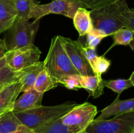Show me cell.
<instances>
[{
	"mask_svg": "<svg viewBox=\"0 0 134 133\" xmlns=\"http://www.w3.org/2000/svg\"><path fill=\"white\" fill-rule=\"evenodd\" d=\"M75 102L69 101L56 106H40L22 112L14 113L21 124L35 130L37 128L62 117L77 105Z\"/></svg>",
	"mask_w": 134,
	"mask_h": 133,
	"instance_id": "cell-1",
	"label": "cell"
},
{
	"mask_svg": "<svg viewBox=\"0 0 134 133\" xmlns=\"http://www.w3.org/2000/svg\"><path fill=\"white\" fill-rule=\"evenodd\" d=\"M43 63L44 68L58 84L59 80L65 76L79 74L65 51L60 35H55L52 39L48 53Z\"/></svg>",
	"mask_w": 134,
	"mask_h": 133,
	"instance_id": "cell-2",
	"label": "cell"
},
{
	"mask_svg": "<svg viewBox=\"0 0 134 133\" xmlns=\"http://www.w3.org/2000/svg\"><path fill=\"white\" fill-rule=\"evenodd\" d=\"M124 0H119L110 5L90 11L93 29L107 37L112 36L124 27L120 10Z\"/></svg>",
	"mask_w": 134,
	"mask_h": 133,
	"instance_id": "cell-3",
	"label": "cell"
},
{
	"mask_svg": "<svg viewBox=\"0 0 134 133\" xmlns=\"http://www.w3.org/2000/svg\"><path fill=\"white\" fill-rule=\"evenodd\" d=\"M40 20L15 21L7 30L4 39L7 52L29 49L34 46L35 36L39 27Z\"/></svg>",
	"mask_w": 134,
	"mask_h": 133,
	"instance_id": "cell-4",
	"label": "cell"
},
{
	"mask_svg": "<svg viewBox=\"0 0 134 133\" xmlns=\"http://www.w3.org/2000/svg\"><path fill=\"white\" fill-rule=\"evenodd\" d=\"M97 107L90 102L77 104L61 118L70 133H84L95 119Z\"/></svg>",
	"mask_w": 134,
	"mask_h": 133,
	"instance_id": "cell-5",
	"label": "cell"
},
{
	"mask_svg": "<svg viewBox=\"0 0 134 133\" xmlns=\"http://www.w3.org/2000/svg\"><path fill=\"white\" fill-rule=\"evenodd\" d=\"M134 129V110L105 120L94 119L84 133H131Z\"/></svg>",
	"mask_w": 134,
	"mask_h": 133,
	"instance_id": "cell-6",
	"label": "cell"
},
{
	"mask_svg": "<svg viewBox=\"0 0 134 133\" xmlns=\"http://www.w3.org/2000/svg\"><path fill=\"white\" fill-rule=\"evenodd\" d=\"M81 5L75 0H54L47 4L34 3L30 13V19L41 20L48 14H54L64 16L73 19Z\"/></svg>",
	"mask_w": 134,
	"mask_h": 133,
	"instance_id": "cell-7",
	"label": "cell"
},
{
	"mask_svg": "<svg viewBox=\"0 0 134 133\" xmlns=\"http://www.w3.org/2000/svg\"><path fill=\"white\" fill-rule=\"evenodd\" d=\"M63 45L73 63L81 76L94 75L90 65L86 59L82 51L83 44L80 40H73L69 38L61 36Z\"/></svg>",
	"mask_w": 134,
	"mask_h": 133,
	"instance_id": "cell-8",
	"label": "cell"
},
{
	"mask_svg": "<svg viewBox=\"0 0 134 133\" xmlns=\"http://www.w3.org/2000/svg\"><path fill=\"white\" fill-rule=\"evenodd\" d=\"M7 65L14 71L29 67L39 61L41 52L35 45L31 48L7 52Z\"/></svg>",
	"mask_w": 134,
	"mask_h": 133,
	"instance_id": "cell-9",
	"label": "cell"
},
{
	"mask_svg": "<svg viewBox=\"0 0 134 133\" xmlns=\"http://www.w3.org/2000/svg\"><path fill=\"white\" fill-rule=\"evenodd\" d=\"M24 93L15 100L13 107L14 113L22 112L42 105L43 93L39 92L34 88L23 92Z\"/></svg>",
	"mask_w": 134,
	"mask_h": 133,
	"instance_id": "cell-10",
	"label": "cell"
},
{
	"mask_svg": "<svg viewBox=\"0 0 134 133\" xmlns=\"http://www.w3.org/2000/svg\"><path fill=\"white\" fill-rule=\"evenodd\" d=\"M120 94H118L115 100L111 104L103 108L101 111L100 115L96 119H108L111 117L133 111L134 98H131L126 100H120Z\"/></svg>",
	"mask_w": 134,
	"mask_h": 133,
	"instance_id": "cell-11",
	"label": "cell"
},
{
	"mask_svg": "<svg viewBox=\"0 0 134 133\" xmlns=\"http://www.w3.org/2000/svg\"><path fill=\"white\" fill-rule=\"evenodd\" d=\"M22 90L19 81L7 84L0 91V115L13 110V105Z\"/></svg>",
	"mask_w": 134,
	"mask_h": 133,
	"instance_id": "cell-12",
	"label": "cell"
},
{
	"mask_svg": "<svg viewBox=\"0 0 134 133\" xmlns=\"http://www.w3.org/2000/svg\"><path fill=\"white\" fill-rule=\"evenodd\" d=\"M18 13L14 0H0V33L13 26Z\"/></svg>",
	"mask_w": 134,
	"mask_h": 133,
	"instance_id": "cell-13",
	"label": "cell"
},
{
	"mask_svg": "<svg viewBox=\"0 0 134 133\" xmlns=\"http://www.w3.org/2000/svg\"><path fill=\"white\" fill-rule=\"evenodd\" d=\"M82 88L85 89L89 93L88 96H93L94 99L102 96L104 91V83L102 77L97 75L81 76L80 75Z\"/></svg>",
	"mask_w": 134,
	"mask_h": 133,
	"instance_id": "cell-14",
	"label": "cell"
},
{
	"mask_svg": "<svg viewBox=\"0 0 134 133\" xmlns=\"http://www.w3.org/2000/svg\"><path fill=\"white\" fill-rule=\"evenodd\" d=\"M73 23L81 37L86 36L93 30L90 13L83 7H79L75 14L73 18Z\"/></svg>",
	"mask_w": 134,
	"mask_h": 133,
	"instance_id": "cell-15",
	"label": "cell"
},
{
	"mask_svg": "<svg viewBox=\"0 0 134 133\" xmlns=\"http://www.w3.org/2000/svg\"><path fill=\"white\" fill-rule=\"evenodd\" d=\"M44 69L43 61H38L34 65L22 69V74L19 81L22 84L21 92H24L34 88L37 78L39 73Z\"/></svg>",
	"mask_w": 134,
	"mask_h": 133,
	"instance_id": "cell-16",
	"label": "cell"
},
{
	"mask_svg": "<svg viewBox=\"0 0 134 133\" xmlns=\"http://www.w3.org/2000/svg\"><path fill=\"white\" fill-rule=\"evenodd\" d=\"M21 123L14 112L8 110L0 115V133H10L16 130Z\"/></svg>",
	"mask_w": 134,
	"mask_h": 133,
	"instance_id": "cell-17",
	"label": "cell"
},
{
	"mask_svg": "<svg viewBox=\"0 0 134 133\" xmlns=\"http://www.w3.org/2000/svg\"><path fill=\"white\" fill-rule=\"evenodd\" d=\"M58 86V84L44 68L38 75L34 88L39 92L44 93L47 91L55 88Z\"/></svg>",
	"mask_w": 134,
	"mask_h": 133,
	"instance_id": "cell-18",
	"label": "cell"
},
{
	"mask_svg": "<svg viewBox=\"0 0 134 133\" xmlns=\"http://www.w3.org/2000/svg\"><path fill=\"white\" fill-rule=\"evenodd\" d=\"M112 37L113 38V43L111 45V46L109 48L108 50L105 53H107L110 50L112 49L114 46L116 45H129L130 42L132 41V40L134 37V31L130 29L126 28V27H122V28L116 31L112 35Z\"/></svg>",
	"mask_w": 134,
	"mask_h": 133,
	"instance_id": "cell-19",
	"label": "cell"
},
{
	"mask_svg": "<svg viewBox=\"0 0 134 133\" xmlns=\"http://www.w3.org/2000/svg\"><path fill=\"white\" fill-rule=\"evenodd\" d=\"M16 8L17 15L15 21L29 20L30 13L35 0H14Z\"/></svg>",
	"mask_w": 134,
	"mask_h": 133,
	"instance_id": "cell-20",
	"label": "cell"
},
{
	"mask_svg": "<svg viewBox=\"0 0 134 133\" xmlns=\"http://www.w3.org/2000/svg\"><path fill=\"white\" fill-rule=\"evenodd\" d=\"M61 118L37 128L34 130V132L35 133H70L67 126L62 123Z\"/></svg>",
	"mask_w": 134,
	"mask_h": 133,
	"instance_id": "cell-21",
	"label": "cell"
},
{
	"mask_svg": "<svg viewBox=\"0 0 134 133\" xmlns=\"http://www.w3.org/2000/svg\"><path fill=\"white\" fill-rule=\"evenodd\" d=\"M22 70L14 71L7 65L0 69V86L17 82L21 78Z\"/></svg>",
	"mask_w": 134,
	"mask_h": 133,
	"instance_id": "cell-22",
	"label": "cell"
},
{
	"mask_svg": "<svg viewBox=\"0 0 134 133\" xmlns=\"http://www.w3.org/2000/svg\"><path fill=\"white\" fill-rule=\"evenodd\" d=\"M103 83L105 87L110 89L118 94H121L124 90L129 89L133 86L130 79H117L104 80Z\"/></svg>",
	"mask_w": 134,
	"mask_h": 133,
	"instance_id": "cell-23",
	"label": "cell"
},
{
	"mask_svg": "<svg viewBox=\"0 0 134 133\" xmlns=\"http://www.w3.org/2000/svg\"><path fill=\"white\" fill-rule=\"evenodd\" d=\"M120 13L124 23V27L134 31V11L130 9L126 0L123 1Z\"/></svg>",
	"mask_w": 134,
	"mask_h": 133,
	"instance_id": "cell-24",
	"label": "cell"
},
{
	"mask_svg": "<svg viewBox=\"0 0 134 133\" xmlns=\"http://www.w3.org/2000/svg\"><path fill=\"white\" fill-rule=\"evenodd\" d=\"M59 85H62L68 89L77 90L82 89L79 74H69L62 77L58 81Z\"/></svg>",
	"mask_w": 134,
	"mask_h": 133,
	"instance_id": "cell-25",
	"label": "cell"
},
{
	"mask_svg": "<svg viewBox=\"0 0 134 133\" xmlns=\"http://www.w3.org/2000/svg\"><path fill=\"white\" fill-rule=\"evenodd\" d=\"M75 1L81 5V7L93 10L113 3L119 0H75Z\"/></svg>",
	"mask_w": 134,
	"mask_h": 133,
	"instance_id": "cell-26",
	"label": "cell"
},
{
	"mask_svg": "<svg viewBox=\"0 0 134 133\" xmlns=\"http://www.w3.org/2000/svg\"><path fill=\"white\" fill-rule=\"evenodd\" d=\"M110 65H111V61L108 59L105 58L103 55L101 56H98L96 63L94 74L99 77H102V74L107 71Z\"/></svg>",
	"mask_w": 134,
	"mask_h": 133,
	"instance_id": "cell-27",
	"label": "cell"
},
{
	"mask_svg": "<svg viewBox=\"0 0 134 133\" xmlns=\"http://www.w3.org/2000/svg\"><path fill=\"white\" fill-rule=\"evenodd\" d=\"M86 46H87L89 48H96L98 44L101 43L102 39L106 37L105 35H102L99 33L96 32L94 29L86 35Z\"/></svg>",
	"mask_w": 134,
	"mask_h": 133,
	"instance_id": "cell-28",
	"label": "cell"
},
{
	"mask_svg": "<svg viewBox=\"0 0 134 133\" xmlns=\"http://www.w3.org/2000/svg\"><path fill=\"white\" fill-rule=\"evenodd\" d=\"M82 51H83L85 58H86V59L88 62L92 70H93V72L94 73L96 68V63L97 57H98V55H97L96 53V48H89L87 46L84 45L83 44Z\"/></svg>",
	"mask_w": 134,
	"mask_h": 133,
	"instance_id": "cell-29",
	"label": "cell"
},
{
	"mask_svg": "<svg viewBox=\"0 0 134 133\" xmlns=\"http://www.w3.org/2000/svg\"><path fill=\"white\" fill-rule=\"evenodd\" d=\"M10 133H35V132L31 129L22 124L18 126V128L15 131L12 132Z\"/></svg>",
	"mask_w": 134,
	"mask_h": 133,
	"instance_id": "cell-30",
	"label": "cell"
},
{
	"mask_svg": "<svg viewBox=\"0 0 134 133\" xmlns=\"http://www.w3.org/2000/svg\"><path fill=\"white\" fill-rule=\"evenodd\" d=\"M7 52L6 43L4 39H0V59L5 57Z\"/></svg>",
	"mask_w": 134,
	"mask_h": 133,
	"instance_id": "cell-31",
	"label": "cell"
},
{
	"mask_svg": "<svg viewBox=\"0 0 134 133\" xmlns=\"http://www.w3.org/2000/svg\"><path fill=\"white\" fill-rule=\"evenodd\" d=\"M7 65V55H5V57L0 59V69L3 68Z\"/></svg>",
	"mask_w": 134,
	"mask_h": 133,
	"instance_id": "cell-32",
	"label": "cell"
},
{
	"mask_svg": "<svg viewBox=\"0 0 134 133\" xmlns=\"http://www.w3.org/2000/svg\"><path fill=\"white\" fill-rule=\"evenodd\" d=\"M129 46H130V47L131 48V49L132 50V51L134 52V37L132 40V41L130 42V43L129 44Z\"/></svg>",
	"mask_w": 134,
	"mask_h": 133,
	"instance_id": "cell-33",
	"label": "cell"
},
{
	"mask_svg": "<svg viewBox=\"0 0 134 133\" xmlns=\"http://www.w3.org/2000/svg\"><path fill=\"white\" fill-rule=\"evenodd\" d=\"M129 79L130 80L131 82H132V84H133V86H134V71L132 72V74H131V76H130V77Z\"/></svg>",
	"mask_w": 134,
	"mask_h": 133,
	"instance_id": "cell-34",
	"label": "cell"
},
{
	"mask_svg": "<svg viewBox=\"0 0 134 133\" xmlns=\"http://www.w3.org/2000/svg\"><path fill=\"white\" fill-rule=\"evenodd\" d=\"M7 84H3V85H1V86H0V91H1V90H2L3 89L4 87H5V86H7Z\"/></svg>",
	"mask_w": 134,
	"mask_h": 133,
	"instance_id": "cell-35",
	"label": "cell"
},
{
	"mask_svg": "<svg viewBox=\"0 0 134 133\" xmlns=\"http://www.w3.org/2000/svg\"><path fill=\"white\" fill-rule=\"evenodd\" d=\"M131 133H134V129H133V130H132V132H131Z\"/></svg>",
	"mask_w": 134,
	"mask_h": 133,
	"instance_id": "cell-36",
	"label": "cell"
},
{
	"mask_svg": "<svg viewBox=\"0 0 134 133\" xmlns=\"http://www.w3.org/2000/svg\"><path fill=\"white\" fill-rule=\"evenodd\" d=\"M132 9V10H133V11H134V8H133V9Z\"/></svg>",
	"mask_w": 134,
	"mask_h": 133,
	"instance_id": "cell-37",
	"label": "cell"
},
{
	"mask_svg": "<svg viewBox=\"0 0 134 133\" xmlns=\"http://www.w3.org/2000/svg\"></svg>",
	"mask_w": 134,
	"mask_h": 133,
	"instance_id": "cell-38",
	"label": "cell"
}]
</instances>
